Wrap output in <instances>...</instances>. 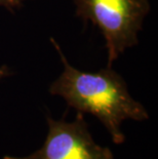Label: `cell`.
<instances>
[{
  "mask_svg": "<svg viewBox=\"0 0 158 159\" xmlns=\"http://www.w3.org/2000/svg\"><path fill=\"white\" fill-rule=\"evenodd\" d=\"M25 0H0V6L8 9L11 12H15L16 9L21 8Z\"/></svg>",
  "mask_w": 158,
  "mask_h": 159,
  "instance_id": "obj_4",
  "label": "cell"
},
{
  "mask_svg": "<svg viewBox=\"0 0 158 159\" xmlns=\"http://www.w3.org/2000/svg\"><path fill=\"white\" fill-rule=\"evenodd\" d=\"M48 131L42 147L26 157L4 156L3 159H114L110 148L97 145L88 125L78 112L75 120L46 117Z\"/></svg>",
  "mask_w": 158,
  "mask_h": 159,
  "instance_id": "obj_3",
  "label": "cell"
},
{
  "mask_svg": "<svg viewBox=\"0 0 158 159\" xmlns=\"http://www.w3.org/2000/svg\"><path fill=\"white\" fill-rule=\"evenodd\" d=\"M11 74V69L8 68V66L3 65L0 67V81L6 78V77L9 76Z\"/></svg>",
  "mask_w": 158,
  "mask_h": 159,
  "instance_id": "obj_5",
  "label": "cell"
},
{
  "mask_svg": "<svg viewBox=\"0 0 158 159\" xmlns=\"http://www.w3.org/2000/svg\"><path fill=\"white\" fill-rule=\"evenodd\" d=\"M63 63L62 74L49 86V93L66 101L80 113L93 115L110 134L114 144H122L124 120L144 121L149 118L145 107L130 96L123 77L112 67L97 72H84L70 65L61 47L52 38Z\"/></svg>",
  "mask_w": 158,
  "mask_h": 159,
  "instance_id": "obj_1",
  "label": "cell"
},
{
  "mask_svg": "<svg viewBox=\"0 0 158 159\" xmlns=\"http://www.w3.org/2000/svg\"><path fill=\"white\" fill-rule=\"evenodd\" d=\"M73 3L76 16L92 23L105 38L109 67L139 43V33L151 8L149 0H73Z\"/></svg>",
  "mask_w": 158,
  "mask_h": 159,
  "instance_id": "obj_2",
  "label": "cell"
}]
</instances>
